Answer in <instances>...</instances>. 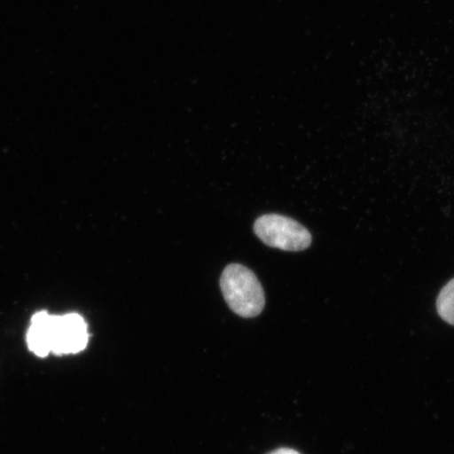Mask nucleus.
Returning a JSON list of instances; mask_svg holds the SVG:
<instances>
[{"mask_svg": "<svg viewBox=\"0 0 454 454\" xmlns=\"http://www.w3.org/2000/svg\"><path fill=\"white\" fill-rule=\"evenodd\" d=\"M436 309L442 320L454 325V279L442 289L436 300Z\"/></svg>", "mask_w": 454, "mask_h": 454, "instance_id": "20e7f679", "label": "nucleus"}, {"mask_svg": "<svg viewBox=\"0 0 454 454\" xmlns=\"http://www.w3.org/2000/svg\"><path fill=\"white\" fill-rule=\"evenodd\" d=\"M220 287L229 308L238 316L251 319L262 312L265 294L254 272L241 264H230L221 275Z\"/></svg>", "mask_w": 454, "mask_h": 454, "instance_id": "f03ea898", "label": "nucleus"}, {"mask_svg": "<svg viewBox=\"0 0 454 454\" xmlns=\"http://www.w3.org/2000/svg\"><path fill=\"white\" fill-rule=\"evenodd\" d=\"M27 348L39 357L76 355L87 348L88 325L81 315L72 312L65 316L38 311L27 333Z\"/></svg>", "mask_w": 454, "mask_h": 454, "instance_id": "f257e3e1", "label": "nucleus"}, {"mask_svg": "<svg viewBox=\"0 0 454 454\" xmlns=\"http://www.w3.org/2000/svg\"><path fill=\"white\" fill-rule=\"evenodd\" d=\"M270 454H300L298 451L294 450H288V448H281V450H275Z\"/></svg>", "mask_w": 454, "mask_h": 454, "instance_id": "39448f33", "label": "nucleus"}, {"mask_svg": "<svg viewBox=\"0 0 454 454\" xmlns=\"http://www.w3.org/2000/svg\"><path fill=\"white\" fill-rule=\"evenodd\" d=\"M254 231L266 246L286 252L304 251L312 241L309 231L298 221L277 214L255 220Z\"/></svg>", "mask_w": 454, "mask_h": 454, "instance_id": "7ed1b4c3", "label": "nucleus"}]
</instances>
